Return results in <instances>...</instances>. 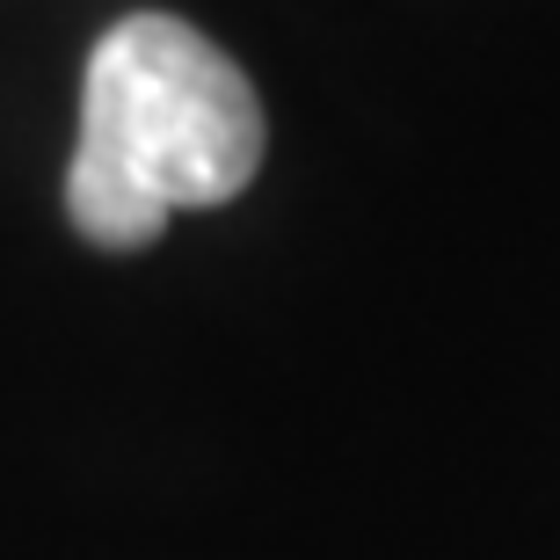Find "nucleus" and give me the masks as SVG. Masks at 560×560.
Here are the masks:
<instances>
[{
  "instance_id": "nucleus-1",
  "label": "nucleus",
  "mask_w": 560,
  "mask_h": 560,
  "mask_svg": "<svg viewBox=\"0 0 560 560\" xmlns=\"http://www.w3.org/2000/svg\"><path fill=\"white\" fill-rule=\"evenodd\" d=\"M262 167V103L248 73L175 15H125L81 81V145L66 219L95 248L161 241L167 211L226 205Z\"/></svg>"
}]
</instances>
